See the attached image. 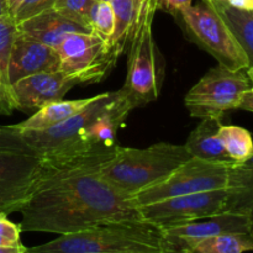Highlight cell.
Returning <instances> with one entry per match:
<instances>
[{"label": "cell", "mask_w": 253, "mask_h": 253, "mask_svg": "<svg viewBox=\"0 0 253 253\" xmlns=\"http://www.w3.org/2000/svg\"><path fill=\"white\" fill-rule=\"evenodd\" d=\"M103 163L44 168V174L21 212L22 231L68 235L99 225L143 221L137 205L99 173Z\"/></svg>", "instance_id": "1"}, {"label": "cell", "mask_w": 253, "mask_h": 253, "mask_svg": "<svg viewBox=\"0 0 253 253\" xmlns=\"http://www.w3.org/2000/svg\"><path fill=\"white\" fill-rule=\"evenodd\" d=\"M132 110L119 89L95 95L83 110L53 127L24 131L22 135L48 169L78 163H104L120 147L118 132Z\"/></svg>", "instance_id": "2"}, {"label": "cell", "mask_w": 253, "mask_h": 253, "mask_svg": "<svg viewBox=\"0 0 253 253\" xmlns=\"http://www.w3.org/2000/svg\"><path fill=\"white\" fill-rule=\"evenodd\" d=\"M29 250L37 253H166L169 251L162 230L146 221H119L99 225Z\"/></svg>", "instance_id": "3"}, {"label": "cell", "mask_w": 253, "mask_h": 253, "mask_svg": "<svg viewBox=\"0 0 253 253\" xmlns=\"http://www.w3.org/2000/svg\"><path fill=\"white\" fill-rule=\"evenodd\" d=\"M184 145L160 142L146 148L120 147L99 168L101 177L118 192L133 195L155 185L189 160Z\"/></svg>", "instance_id": "4"}, {"label": "cell", "mask_w": 253, "mask_h": 253, "mask_svg": "<svg viewBox=\"0 0 253 253\" xmlns=\"http://www.w3.org/2000/svg\"><path fill=\"white\" fill-rule=\"evenodd\" d=\"M157 0H141L128 42L127 74L121 88L133 109L157 100L163 79V63L153 37Z\"/></svg>", "instance_id": "5"}, {"label": "cell", "mask_w": 253, "mask_h": 253, "mask_svg": "<svg viewBox=\"0 0 253 253\" xmlns=\"http://www.w3.org/2000/svg\"><path fill=\"white\" fill-rule=\"evenodd\" d=\"M188 36L211 54L219 64L232 71H246L247 57L219 12L207 0L190 5L179 16Z\"/></svg>", "instance_id": "6"}, {"label": "cell", "mask_w": 253, "mask_h": 253, "mask_svg": "<svg viewBox=\"0 0 253 253\" xmlns=\"http://www.w3.org/2000/svg\"><path fill=\"white\" fill-rule=\"evenodd\" d=\"M250 88L246 71H232L219 64L192 86L184 98V105L194 118L222 119L226 111L240 108Z\"/></svg>", "instance_id": "7"}, {"label": "cell", "mask_w": 253, "mask_h": 253, "mask_svg": "<svg viewBox=\"0 0 253 253\" xmlns=\"http://www.w3.org/2000/svg\"><path fill=\"white\" fill-rule=\"evenodd\" d=\"M231 165L190 157L160 183L133 195L132 202L140 207L168 198L225 189Z\"/></svg>", "instance_id": "8"}, {"label": "cell", "mask_w": 253, "mask_h": 253, "mask_svg": "<svg viewBox=\"0 0 253 253\" xmlns=\"http://www.w3.org/2000/svg\"><path fill=\"white\" fill-rule=\"evenodd\" d=\"M227 189L168 198L137 207L141 219L158 229L178 226L225 212Z\"/></svg>", "instance_id": "9"}, {"label": "cell", "mask_w": 253, "mask_h": 253, "mask_svg": "<svg viewBox=\"0 0 253 253\" xmlns=\"http://www.w3.org/2000/svg\"><path fill=\"white\" fill-rule=\"evenodd\" d=\"M59 69L78 84L101 82L114 68L109 58L108 42L94 32L68 35L56 48Z\"/></svg>", "instance_id": "10"}, {"label": "cell", "mask_w": 253, "mask_h": 253, "mask_svg": "<svg viewBox=\"0 0 253 253\" xmlns=\"http://www.w3.org/2000/svg\"><path fill=\"white\" fill-rule=\"evenodd\" d=\"M43 174L37 156L0 151V214L20 211Z\"/></svg>", "instance_id": "11"}, {"label": "cell", "mask_w": 253, "mask_h": 253, "mask_svg": "<svg viewBox=\"0 0 253 253\" xmlns=\"http://www.w3.org/2000/svg\"><path fill=\"white\" fill-rule=\"evenodd\" d=\"M250 216L234 212H222L215 216L163 229L162 234L169 251L179 253L184 247L200 240L225 234H246L250 232Z\"/></svg>", "instance_id": "12"}, {"label": "cell", "mask_w": 253, "mask_h": 253, "mask_svg": "<svg viewBox=\"0 0 253 253\" xmlns=\"http://www.w3.org/2000/svg\"><path fill=\"white\" fill-rule=\"evenodd\" d=\"M77 84L76 79L67 76L61 69L25 77L11 85L14 108L25 113L36 111L51 101L63 99Z\"/></svg>", "instance_id": "13"}, {"label": "cell", "mask_w": 253, "mask_h": 253, "mask_svg": "<svg viewBox=\"0 0 253 253\" xmlns=\"http://www.w3.org/2000/svg\"><path fill=\"white\" fill-rule=\"evenodd\" d=\"M58 52L47 44L25 36L17 30L9 62V82L14 84L19 79L40 72L59 69Z\"/></svg>", "instance_id": "14"}, {"label": "cell", "mask_w": 253, "mask_h": 253, "mask_svg": "<svg viewBox=\"0 0 253 253\" xmlns=\"http://www.w3.org/2000/svg\"><path fill=\"white\" fill-rule=\"evenodd\" d=\"M19 32L54 49L68 35L74 32H93L91 29L64 16L54 9L37 14L17 24Z\"/></svg>", "instance_id": "15"}, {"label": "cell", "mask_w": 253, "mask_h": 253, "mask_svg": "<svg viewBox=\"0 0 253 253\" xmlns=\"http://www.w3.org/2000/svg\"><path fill=\"white\" fill-rule=\"evenodd\" d=\"M221 118H204L188 136L184 147L190 157L219 163H235L225 151L219 138Z\"/></svg>", "instance_id": "16"}, {"label": "cell", "mask_w": 253, "mask_h": 253, "mask_svg": "<svg viewBox=\"0 0 253 253\" xmlns=\"http://www.w3.org/2000/svg\"><path fill=\"white\" fill-rule=\"evenodd\" d=\"M225 212L253 216V155L230 166Z\"/></svg>", "instance_id": "17"}, {"label": "cell", "mask_w": 253, "mask_h": 253, "mask_svg": "<svg viewBox=\"0 0 253 253\" xmlns=\"http://www.w3.org/2000/svg\"><path fill=\"white\" fill-rule=\"evenodd\" d=\"M95 96L84 99H76V100H59L51 101L42 108L37 109L31 116L21 123L16 124L15 127L19 128L21 132L24 131H41L47 130L49 127L63 123L67 119L73 116L74 114L83 110L88 104L94 100Z\"/></svg>", "instance_id": "18"}, {"label": "cell", "mask_w": 253, "mask_h": 253, "mask_svg": "<svg viewBox=\"0 0 253 253\" xmlns=\"http://www.w3.org/2000/svg\"><path fill=\"white\" fill-rule=\"evenodd\" d=\"M110 4L115 17V27L113 36L108 42V51L109 58L115 67L119 57L130 42L141 0H110Z\"/></svg>", "instance_id": "19"}, {"label": "cell", "mask_w": 253, "mask_h": 253, "mask_svg": "<svg viewBox=\"0 0 253 253\" xmlns=\"http://www.w3.org/2000/svg\"><path fill=\"white\" fill-rule=\"evenodd\" d=\"M219 12L234 34L240 47L245 52L249 68H253V10H240L219 0H207Z\"/></svg>", "instance_id": "20"}, {"label": "cell", "mask_w": 253, "mask_h": 253, "mask_svg": "<svg viewBox=\"0 0 253 253\" xmlns=\"http://www.w3.org/2000/svg\"><path fill=\"white\" fill-rule=\"evenodd\" d=\"M253 251V235L225 234L200 240L179 253H245Z\"/></svg>", "instance_id": "21"}, {"label": "cell", "mask_w": 253, "mask_h": 253, "mask_svg": "<svg viewBox=\"0 0 253 253\" xmlns=\"http://www.w3.org/2000/svg\"><path fill=\"white\" fill-rule=\"evenodd\" d=\"M219 138L234 162H244L253 155L252 136L246 128L236 125H221Z\"/></svg>", "instance_id": "22"}, {"label": "cell", "mask_w": 253, "mask_h": 253, "mask_svg": "<svg viewBox=\"0 0 253 253\" xmlns=\"http://www.w3.org/2000/svg\"><path fill=\"white\" fill-rule=\"evenodd\" d=\"M17 35V22L14 16L0 17V76L4 82L5 89L11 95V84L9 82V62L12 46Z\"/></svg>", "instance_id": "23"}, {"label": "cell", "mask_w": 253, "mask_h": 253, "mask_svg": "<svg viewBox=\"0 0 253 253\" xmlns=\"http://www.w3.org/2000/svg\"><path fill=\"white\" fill-rule=\"evenodd\" d=\"M89 26L94 34L100 36L106 42L110 41L115 27V17L110 1L96 0L89 14Z\"/></svg>", "instance_id": "24"}, {"label": "cell", "mask_w": 253, "mask_h": 253, "mask_svg": "<svg viewBox=\"0 0 253 253\" xmlns=\"http://www.w3.org/2000/svg\"><path fill=\"white\" fill-rule=\"evenodd\" d=\"M96 0H57L53 9L64 16L89 27V14Z\"/></svg>", "instance_id": "25"}, {"label": "cell", "mask_w": 253, "mask_h": 253, "mask_svg": "<svg viewBox=\"0 0 253 253\" xmlns=\"http://www.w3.org/2000/svg\"><path fill=\"white\" fill-rule=\"evenodd\" d=\"M0 151L36 156L31 146L26 142L21 131L15 127V125H0Z\"/></svg>", "instance_id": "26"}, {"label": "cell", "mask_w": 253, "mask_h": 253, "mask_svg": "<svg viewBox=\"0 0 253 253\" xmlns=\"http://www.w3.org/2000/svg\"><path fill=\"white\" fill-rule=\"evenodd\" d=\"M57 0H24L17 11L15 12L14 19L17 24L35 16L37 14L53 9Z\"/></svg>", "instance_id": "27"}, {"label": "cell", "mask_w": 253, "mask_h": 253, "mask_svg": "<svg viewBox=\"0 0 253 253\" xmlns=\"http://www.w3.org/2000/svg\"><path fill=\"white\" fill-rule=\"evenodd\" d=\"M21 226L10 221L7 215L0 214V246L21 245Z\"/></svg>", "instance_id": "28"}, {"label": "cell", "mask_w": 253, "mask_h": 253, "mask_svg": "<svg viewBox=\"0 0 253 253\" xmlns=\"http://www.w3.org/2000/svg\"><path fill=\"white\" fill-rule=\"evenodd\" d=\"M192 1L193 0H157V7L158 10L178 17L180 12L192 5Z\"/></svg>", "instance_id": "29"}, {"label": "cell", "mask_w": 253, "mask_h": 253, "mask_svg": "<svg viewBox=\"0 0 253 253\" xmlns=\"http://www.w3.org/2000/svg\"><path fill=\"white\" fill-rule=\"evenodd\" d=\"M14 103L12 98L7 90L5 89L4 82H2L1 76H0V113L1 114H10L14 110Z\"/></svg>", "instance_id": "30"}, {"label": "cell", "mask_w": 253, "mask_h": 253, "mask_svg": "<svg viewBox=\"0 0 253 253\" xmlns=\"http://www.w3.org/2000/svg\"><path fill=\"white\" fill-rule=\"evenodd\" d=\"M225 2L240 10H253V0H225Z\"/></svg>", "instance_id": "31"}, {"label": "cell", "mask_w": 253, "mask_h": 253, "mask_svg": "<svg viewBox=\"0 0 253 253\" xmlns=\"http://www.w3.org/2000/svg\"><path fill=\"white\" fill-rule=\"evenodd\" d=\"M239 109H242V110H247V111H251V113H253V94L247 93L246 95L244 96V99H242Z\"/></svg>", "instance_id": "32"}, {"label": "cell", "mask_w": 253, "mask_h": 253, "mask_svg": "<svg viewBox=\"0 0 253 253\" xmlns=\"http://www.w3.org/2000/svg\"><path fill=\"white\" fill-rule=\"evenodd\" d=\"M27 247L24 245L19 246H0V253H26Z\"/></svg>", "instance_id": "33"}, {"label": "cell", "mask_w": 253, "mask_h": 253, "mask_svg": "<svg viewBox=\"0 0 253 253\" xmlns=\"http://www.w3.org/2000/svg\"><path fill=\"white\" fill-rule=\"evenodd\" d=\"M24 0H7V5H9V10H10V14L14 16L15 12L17 11V9L20 7V5L22 4Z\"/></svg>", "instance_id": "34"}, {"label": "cell", "mask_w": 253, "mask_h": 253, "mask_svg": "<svg viewBox=\"0 0 253 253\" xmlns=\"http://www.w3.org/2000/svg\"><path fill=\"white\" fill-rule=\"evenodd\" d=\"M7 15H11L10 14L9 5H7V0H0V17L7 16Z\"/></svg>", "instance_id": "35"}, {"label": "cell", "mask_w": 253, "mask_h": 253, "mask_svg": "<svg viewBox=\"0 0 253 253\" xmlns=\"http://www.w3.org/2000/svg\"><path fill=\"white\" fill-rule=\"evenodd\" d=\"M246 74L250 79V84H251V88H250L249 93L253 94V68H247L246 69Z\"/></svg>", "instance_id": "36"}, {"label": "cell", "mask_w": 253, "mask_h": 253, "mask_svg": "<svg viewBox=\"0 0 253 253\" xmlns=\"http://www.w3.org/2000/svg\"><path fill=\"white\" fill-rule=\"evenodd\" d=\"M250 234L253 235V216L251 217V227H250Z\"/></svg>", "instance_id": "37"}, {"label": "cell", "mask_w": 253, "mask_h": 253, "mask_svg": "<svg viewBox=\"0 0 253 253\" xmlns=\"http://www.w3.org/2000/svg\"><path fill=\"white\" fill-rule=\"evenodd\" d=\"M26 253H37V252H34V251H31V250H29V247H27V251H26Z\"/></svg>", "instance_id": "38"}, {"label": "cell", "mask_w": 253, "mask_h": 253, "mask_svg": "<svg viewBox=\"0 0 253 253\" xmlns=\"http://www.w3.org/2000/svg\"><path fill=\"white\" fill-rule=\"evenodd\" d=\"M115 253H142V252H115Z\"/></svg>", "instance_id": "39"}, {"label": "cell", "mask_w": 253, "mask_h": 253, "mask_svg": "<svg viewBox=\"0 0 253 253\" xmlns=\"http://www.w3.org/2000/svg\"><path fill=\"white\" fill-rule=\"evenodd\" d=\"M166 253H177V252H172V251H168V252H166Z\"/></svg>", "instance_id": "40"}, {"label": "cell", "mask_w": 253, "mask_h": 253, "mask_svg": "<svg viewBox=\"0 0 253 253\" xmlns=\"http://www.w3.org/2000/svg\"><path fill=\"white\" fill-rule=\"evenodd\" d=\"M101 1H110V0H101Z\"/></svg>", "instance_id": "41"}, {"label": "cell", "mask_w": 253, "mask_h": 253, "mask_svg": "<svg viewBox=\"0 0 253 253\" xmlns=\"http://www.w3.org/2000/svg\"><path fill=\"white\" fill-rule=\"evenodd\" d=\"M219 1H225V0H219Z\"/></svg>", "instance_id": "42"}]
</instances>
